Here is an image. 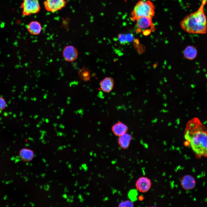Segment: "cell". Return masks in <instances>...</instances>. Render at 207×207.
Instances as JSON below:
<instances>
[{"label": "cell", "mask_w": 207, "mask_h": 207, "mask_svg": "<svg viewBox=\"0 0 207 207\" xmlns=\"http://www.w3.org/2000/svg\"><path fill=\"white\" fill-rule=\"evenodd\" d=\"M152 18L151 17H142L139 18L136 20L137 26L139 29H145L150 26L152 28H154Z\"/></svg>", "instance_id": "7c38bea8"}, {"label": "cell", "mask_w": 207, "mask_h": 207, "mask_svg": "<svg viewBox=\"0 0 207 207\" xmlns=\"http://www.w3.org/2000/svg\"><path fill=\"white\" fill-rule=\"evenodd\" d=\"M118 39L120 43L122 45H125L128 43L127 42L126 35L123 33H120L118 35Z\"/></svg>", "instance_id": "ac0fdd59"}, {"label": "cell", "mask_w": 207, "mask_h": 207, "mask_svg": "<svg viewBox=\"0 0 207 207\" xmlns=\"http://www.w3.org/2000/svg\"><path fill=\"white\" fill-rule=\"evenodd\" d=\"M132 139V136L126 133L118 137V143L121 148L126 150L129 147Z\"/></svg>", "instance_id": "8fae6325"}, {"label": "cell", "mask_w": 207, "mask_h": 207, "mask_svg": "<svg viewBox=\"0 0 207 207\" xmlns=\"http://www.w3.org/2000/svg\"><path fill=\"white\" fill-rule=\"evenodd\" d=\"M19 155L23 161H29L33 158L34 154L33 151L30 150L23 148L20 150Z\"/></svg>", "instance_id": "9a60e30c"}, {"label": "cell", "mask_w": 207, "mask_h": 207, "mask_svg": "<svg viewBox=\"0 0 207 207\" xmlns=\"http://www.w3.org/2000/svg\"><path fill=\"white\" fill-rule=\"evenodd\" d=\"M128 130L127 125L121 121H118L111 127V131L116 136L119 137L126 133Z\"/></svg>", "instance_id": "ba28073f"}, {"label": "cell", "mask_w": 207, "mask_h": 207, "mask_svg": "<svg viewBox=\"0 0 207 207\" xmlns=\"http://www.w3.org/2000/svg\"><path fill=\"white\" fill-rule=\"evenodd\" d=\"M181 183L183 188L185 189L189 190L193 188L195 185V181L194 178L189 175H185L182 178Z\"/></svg>", "instance_id": "30bf717a"}, {"label": "cell", "mask_w": 207, "mask_h": 207, "mask_svg": "<svg viewBox=\"0 0 207 207\" xmlns=\"http://www.w3.org/2000/svg\"><path fill=\"white\" fill-rule=\"evenodd\" d=\"M80 78L85 81L89 80L90 75V71L88 69L83 67L78 71Z\"/></svg>", "instance_id": "2e32d148"}, {"label": "cell", "mask_w": 207, "mask_h": 207, "mask_svg": "<svg viewBox=\"0 0 207 207\" xmlns=\"http://www.w3.org/2000/svg\"><path fill=\"white\" fill-rule=\"evenodd\" d=\"M184 134L196 156L207 157V130L198 118L188 122Z\"/></svg>", "instance_id": "6da1fadb"}, {"label": "cell", "mask_w": 207, "mask_h": 207, "mask_svg": "<svg viewBox=\"0 0 207 207\" xmlns=\"http://www.w3.org/2000/svg\"><path fill=\"white\" fill-rule=\"evenodd\" d=\"M155 9L154 5L150 1H139L131 12V19L135 21L142 17H153L155 14Z\"/></svg>", "instance_id": "3957f363"}, {"label": "cell", "mask_w": 207, "mask_h": 207, "mask_svg": "<svg viewBox=\"0 0 207 207\" xmlns=\"http://www.w3.org/2000/svg\"><path fill=\"white\" fill-rule=\"evenodd\" d=\"M207 0H202L198 10L185 17L181 21L182 29L191 34H204L207 30L206 17L204 11V7Z\"/></svg>", "instance_id": "7a4b0ae2"}, {"label": "cell", "mask_w": 207, "mask_h": 207, "mask_svg": "<svg viewBox=\"0 0 207 207\" xmlns=\"http://www.w3.org/2000/svg\"><path fill=\"white\" fill-rule=\"evenodd\" d=\"M21 7L24 16L37 14L41 9L39 0H22Z\"/></svg>", "instance_id": "277c9868"}, {"label": "cell", "mask_w": 207, "mask_h": 207, "mask_svg": "<svg viewBox=\"0 0 207 207\" xmlns=\"http://www.w3.org/2000/svg\"><path fill=\"white\" fill-rule=\"evenodd\" d=\"M66 3V0H45L43 4L47 11L54 13L65 7Z\"/></svg>", "instance_id": "5b68a950"}, {"label": "cell", "mask_w": 207, "mask_h": 207, "mask_svg": "<svg viewBox=\"0 0 207 207\" xmlns=\"http://www.w3.org/2000/svg\"><path fill=\"white\" fill-rule=\"evenodd\" d=\"M151 32V29H146L143 31V34L145 36H147L150 34Z\"/></svg>", "instance_id": "7402d4cb"}, {"label": "cell", "mask_w": 207, "mask_h": 207, "mask_svg": "<svg viewBox=\"0 0 207 207\" xmlns=\"http://www.w3.org/2000/svg\"><path fill=\"white\" fill-rule=\"evenodd\" d=\"M78 53L76 49L71 45L66 46L62 51V55L64 60L68 62L75 61L77 58Z\"/></svg>", "instance_id": "8992f818"}, {"label": "cell", "mask_w": 207, "mask_h": 207, "mask_svg": "<svg viewBox=\"0 0 207 207\" xmlns=\"http://www.w3.org/2000/svg\"><path fill=\"white\" fill-rule=\"evenodd\" d=\"M137 193L135 191H133V190L129 192V196L130 198H131V200H134L136 197L137 195L136 194Z\"/></svg>", "instance_id": "44dd1931"}, {"label": "cell", "mask_w": 207, "mask_h": 207, "mask_svg": "<svg viewBox=\"0 0 207 207\" xmlns=\"http://www.w3.org/2000/svg\"><path fill=\"white\" fill-rule=\"evenodd\" d=\"M135 186L137 189L141 193L148 191L152 186V182L150 180L145 177L139 178L136 181Z\"/></svg>", "instance_id": "52a82bcc"}, {"label": "cell", "mask_w": 207, "mask_h": 207, "mask_svg": "<svg viewBox=\"0 0 207 207\" xmlns=\"http://www.w3.org/2000/svg\"><path fill=\"white\" fill-rule=\"evenodd\" d=\"M134 204L132 201L129 200H126L120 202L118 204V206L120 207H133Z\"/></svg>", "instance_id": "e0dca14e"}, {"label": "cell", "mask_w": 207, "mask_h": 207, "mask_svg": "<svg viewBox=\"0 0 207 207\" xmlns=\"http://www.w3.org/2000/svg\"><path fill=\"white\" fill-rule=\"evenodd\" d=\"M6 106V103L4 99L0 96V113L4 109Z\"/></svg>", "instance_id": "d6986e66"}, {"label": "cell", "mask_w": 207, "mask_h": 207, "mask_svg": "<svg viewBox=\"0 0 207 207\" xmlns=\"http://www.w3.org/2000/svg\"><path fill=\"white\" fill-rule=\"evenodd\" d=\"M143 198V196H139V199L140 200H142Z\"/></svg>", "instance_id": "603a6c76"}, {"label": "cell", "mask_w": 207, "mask_h": 207, "mask_svg": "<svg viewBox=\"0 0 207 207\" xmlns=\"http://www.w3.org/2000/svg\"><path fill=\"white\" fill-rule=\"evenodd\" d=\"M28 31L31 34L37 35L40 34L42 30V26L40 23L36 21L30 22L27 26Z\"/></svg>", "instance_id": "4fadbf2b"}, {"label": "cell", "mask_w": 207, "mask_h": 207, "mask_svg": "<svg viewBox=\"0 0 207 207\" xmlns=\"http://www.w3.org/2000/svg\"><path fill=\"white\" fill-rule=\"evenodd\" d=\"M114 85V80L112 77H107L104 78L100 83V87L103 92L108 93L113 89Z\"/></svg>", "instance_id": "9c48e42d"}, {"label": "cell", "mask_w": 207, "mask_h": 207, "mask_svg": "<svg viewBox=\"0 0 207 207\" xmlns=\"http://www.w3.org/2000/svg\"><path fill=\"white\" fill-rule=\"evenodd\" d=\"M126 35V40L128 43L133 41L134 39L133 34L131 33H128Z\"/></svg>", "instance_id": "ffe728a7"}, {"label": "cell", "mask_w": 207, "mask_h": 207, "mask_svg": "<svg viewBox=\"0 0 207 207\" xmlns=\"http://www.w3.org/2000/svg\"><path fill=\"white\" fill-rule=\"evenodd\" d=\"M184 57L189 60L194 59L197 55V51L196 48L193 46H187L183 51Z\"/></svg>", "instance_id": "5bb4252c"}]
</instances>
